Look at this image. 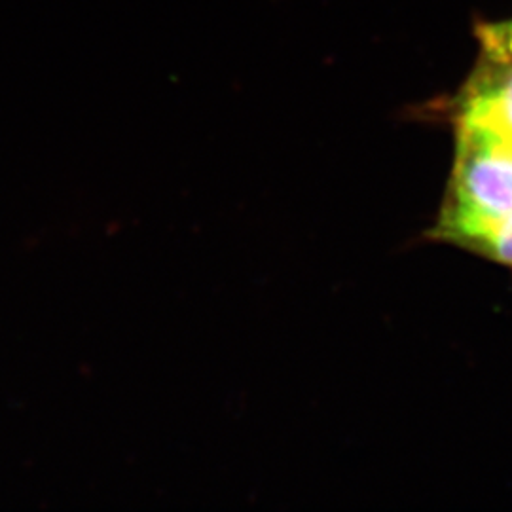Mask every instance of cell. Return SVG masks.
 <instances>
[{
  "label": "cell",
  "mask_w": 512,
  "mask_h": 512,
  "mask_svg": "<svg viewBox=\"0 0 512 512\" xmlns=\"http://www.w3.org/2000/svg\"><path fill=\"white\" fill-rule=\"evenodd\" d=\"M480 42L486 54V63L511 65L512 63V19L480 29Z\"/></svg>",
  "instance_id": "cell-3"
},
{
  "label": "cell",
  "mask_w": 512,
  "mask_h": 512,
  "mask_svg": "<svg viewBox=\"0 0 512 512\" xmlns=\"http://www.w3.org/2000/svg\"><path fill=\"white\" fill-rule=\"evenodd\" d=\"M480 249L499 258L501 262L512 264V215L495 228L494 234L486 239V243Z\"/></svg>",
  "instance_id": "cell-4"
},
{
  "label": "cell",
  "mask_w": 512,
  "mask_h": 512,
  "mask_svg": "<svg viewBox=\"0 0 512 512\" xmlns=\"http://www.w3.org/2000/svg\"><path fill=\"white\" fill-rule=\"evenodd\" d=\"M459 131L512 141V63H486L476 74L461 105Z\"/></svg>",
  "instance_id": "cell-2"
},
{
  "label": "cell",
  "mask_w": 512,
  "mask_h": 512,
  "mask_svg": "<svg viewBox=\"0 0 512 512\" xmlns=\"http://www.w3.org/2000/svg\"><path fill=\"white\" fill-rule=\"evenodd\" d=\"M512 215V141L459 131L452 205L442 234L482 247Z\"/></svg>",
  "instance_id": "cell-1"
}]
</instances>
